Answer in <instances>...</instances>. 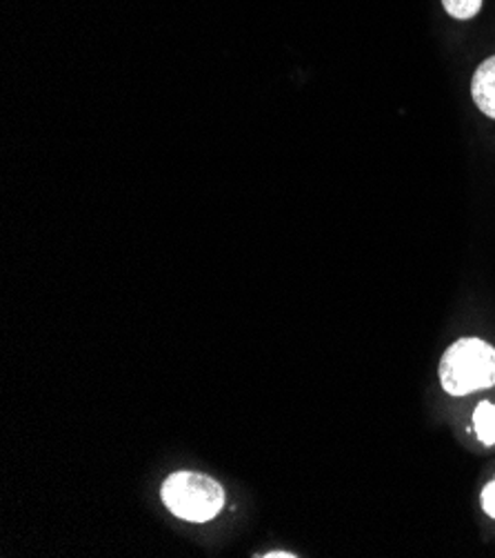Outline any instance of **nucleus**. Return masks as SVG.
Wrapping results in <instances>:
<instances>
[{"instance_id":"1","label":"nucleus","mask_w":495,"mask_h":558,"mask_svg":"<svg viewBox=\"0 0 495 558\" xmlns=\"http://www.w3.org/2000/svg\"><path fill=\"white\" fill-rule=\"evenodd\" d=\"M440 383L454 397L495 385V350L480 339L456 341L440 361Z\"/></svg>"},{"instance_id":"2","label":"nucleus","mask_w":495,"mask_h":558,"mask_svg":"<svg viewBox=\"0 0 495 558\" xmlns=\"http://www.w3.org/2000/svg\"><path fill=\"white\" fill-rule=\"evenodd\" d=\"M162 504L185 521L205 523L225 506V489L213 478L196 472H176L162 483Z\"/></svg>"},{"instance_id":"3","label":"nucleus","mask_w":495,"mask_h":558,"mask_svg":"<svg viewBox=\"0 0 495 558\" xmlns=\"http://www.w3.org/2000/svg\"><path fill=\"white\" fill-rule=\"evenodd\" d=\"M471 94L482 114L495 119V56L486 59L473 74Z\"/></svg>"},{"instance_id":"4","label":"nucleus","mask_w":495,"mask_h":558,"mask_svg":"<svg viewBox=\"0 0 495 558\" xmlns=\"http://www.w3.org/2000/svg\"><path fill=\"white\" fill-rule=\"evenodd\" d=\"M475 434L484 445H495V405L482 401L473 414Z\"/></svg>"},{"instance_id":"5","label":"nucleus","mask_w":495,"mask_h":558,"mask_svg":"<svg viewBox=\"0 0 495 558\" xmlns=\"http://www.w3.org/2000/svg\"><path fill=\"white\" fill-rule=\"evenodd\" d=\"M443 5L449 16L458 21H471L480 14L482 0H443Z\"/></svg>"},{"instance_id":"6","label":"nucleus","mask_w":495,"mask_h":558,"mask_svg":"<svg viewBox=\"0 0 495 558\" xmlns=\"http://www.w3.org/2000/svg\"><path fill=\"white\" fill-rule=\"evenodd\" d=\"M482 510L495 519V481L482 489Z\"/></svg>"}]
</instances>
